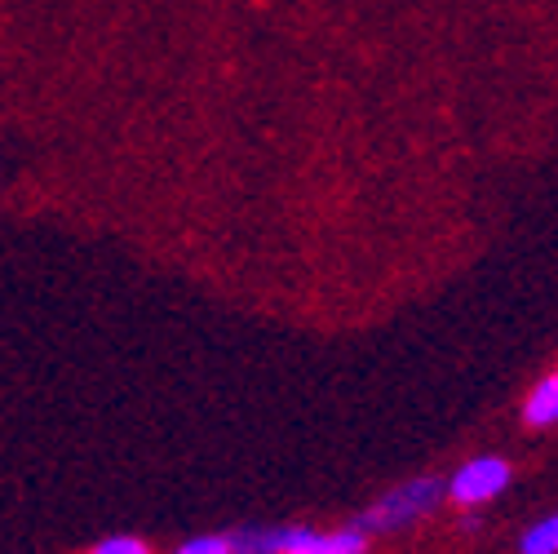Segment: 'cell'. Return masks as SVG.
Masks as SVG:
<instances>
[{
    "label": "cell",
    "instance_id": "6da1fadb",
    "mask_svg": "<svg viewBox=\"0 0 558 554\" xmlns=\"http://www.w3.org/2000/svg\"><path fill=\"white\" fill-rule=\"evenodd\" d=\"M444 497H448L444 479H430V474L408 479V483H399V489H390L377 506H368L355 528H364V532H395V528H408V523H416V519H426Z\"/></svg>",
    "mask_w": 558,
    "mask_h": 554
},
{
    "label": "cell",
    "instance_id": "5b68a950",
    "mask_svg": "<svg viewBox=\"0 0 558 554\" xmlns=\"http://www.w3.org/2000/svg\"><path fill=\"white\" fill-rule=\"evenodd\" d=\"M519 550H523V554H558V515L532 523V528L523 532Z\"/></svg>",
    "mask_w": 558,
    "mask_h": 554
},
{
    "label": "cell",
    "instance_id": "8992f818",
    "mask_svg": "<svg viewBox=\"0 0 558 554\" xmlns=\"http://www.w3.org/2000/svg\"><path fill=\"white\" fill-rule=\"evenodd\" d=\"M173 554H235V545H231V537L208 532V537H191V541H182Z\"/></svg>",
    "mask_w": 558,
    "mask_h": 554
},
{
    "label": "cell",
    "instance_id": "7a4b0ae2",
    "mask_svg": "<svg viewBox=\"0 0 558 554\" xmlns=\"http://www.w3.org/2000/svg\"><path fill=\"white\" fill-rule=\"evenodd\" d=\"M506 483H510V461L506 457H474L452 474V483H444V489L457 506H483V502L501 497Z\"/></svg>",
    "mask_w": 558,
    "mask_h": 554
},
{
    "label": "cell",
    "instance_id": "3957f363",
    "mask_svg": "<svg viewBox=\"0 0 558 554\" xmlns=\"http://www.w3.org/2000/svg\"><path fill=\"white\" fill-rule=\"evenodd\" d=\"M368 532L364 528H341V532H315V528H293V541L284 554H364Z\"/></svg>",
    "mask_w": 558,
    "mask_h": 554
},
{
    "label": "cell",
    "instance_id": "277c9868",
    "mask_svg": "<svg viewBox=\"0 0 558 554\" xmlns=\"http://www.w3.org/2000/svg\"><path fill=\"white\" fill-rule=\"evenodd\" d=\"M523 418H527V426H554V422H558V373L545 377V382L527 395Z\"/></svg>",
    "mask_w": 558,
    "mask_h": 554
},
{
    "label": "cell",
    "instance_id": "52a82bcc",
    "mask_svg": "<svg viewBox=\"0 0 558 554\" xmlns=\"http://www.w3.org/2000/svg\"><path fill=\"white\" fill-rule=\"evenodd\" d=\"M89 554H151V545L137 541V537H107V541H98Z\"/></svg>",
    "mask_w": 558,
    "mask_h": 554
}]
</instances>
